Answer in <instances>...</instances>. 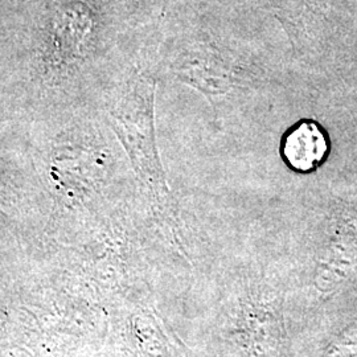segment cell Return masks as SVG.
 <instances>
[{
    "label": "cell",
    "instance_id": "cell-1",
    "mask_svg": "<svg viewBox=\"0 0 357 357\" xmlns=\"http://www.w3.org/2000/svg\"><path fill=\"white\" fill-rule=\"evenodd\" d=\"M155 89L153 78H130L109 110V123L139 176L153 187H165L155 135Z\"/></svg>",
    "mask_w": 357,
    "mask_h": 357
},
{
    "label": "cell",
    "instance_id": "cell-2",
    "mask_svg": "<svg viewBox=\"0 0 357 357\" xmlns=\"http://www.w3.org/2000/svg\"><path fill=\"white\" fill-rule=\"evenodd\" d=\"M328 151L323 130L312 121L302 122L286 135L282 153L289 166L299 172H307L319 166Z\"/></svg>",
    "mask_w": 357,
    "mask_h": 357
}]
</instances>
